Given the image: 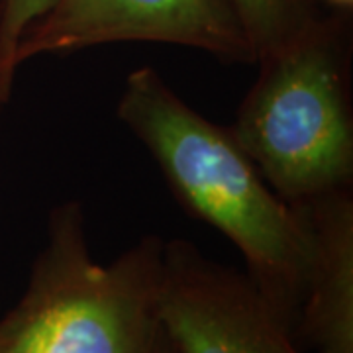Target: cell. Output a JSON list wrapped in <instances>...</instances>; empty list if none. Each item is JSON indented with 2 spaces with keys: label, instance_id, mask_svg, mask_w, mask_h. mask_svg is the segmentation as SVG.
<instances>
[{
  "label": "cell",
  "instance_id": "obj_4",
  "mask_svg": "<svg viewBox=\"0 0 353 353\" xmlns=\"http://www.w3.org/2000/svg\"><path fill=\"white\" fill-rule=\"evenodd\" d=\"M120 41L181 46L226 63H255L226 0H55L26 30L14 63Z\"/></svg>",
  "mask_w": 353,
  "mask_h": 353
},
{
  "label": "cell",
  "instance_id": "obj_5",
  "mask_svg": "<svg viewBox=\"0 0 353 353\" xmlns=\"http://www.w3.org/2000/svg\"><path fill=\"white\" fill-rule=\"evenodd\" d=\"M157 308L175 353H303L252 279L181 238L163 243Z\"/></svg>",
  "mask_w": 353,
  "mask_h": 353
},
{
  "label": "cell",
  "instance_id": "obj_10",
  "mask_svg": "<svg viewBox=\"0 0 353 353\" xmlns=\"http://www.w3.org/2000/svg\"><path fill=\"white\" fill-rule=\"evenodd\" d=\"M326 2L332 4V6H336V8H340L341 12L352 10V6H353V0H326Z\"/></svg>",
  "mask_w": 353,
  "mask_h": 353
},
{
  "label": "cell",
  "instance_id": "obj_9",
  "mask_svg": "<svg viewBox=\"0 0 353 353\" xmlns=\"http://www.w3.org/2000/svg\"><path fill=\"white\" fill-rule=\"evenodd\" d=\"M16 71L18 67L12 63H0V116L4 106L10 101L14 88V79H16Z\"/></svg>",
  "mask_w": 353,
  "mask_h": 353
},
{
  "label": "cell",
  "instance_id": "obj_2",
  "mask_svg": "<svg viewBox=\"0 0 353 353\" xmlns=\"http://www.w3.org/2000/svg\"><path fill=\"white\" fill-rule=\"evenodd\" d=\"M163 243L145 236L102 265L88 250L83 206H55L24 294L0 318V353H165Z\"/></svg>",
  "mask_w": 353,
  "mask_h": 353
},
{
  "label": "cell",
  "instance_id": "obj_7",
  "mask_svg": "<svg viewBox=\"0 0 353 353\" xmlns=\"http://www.w3.org/2000/svg\"><path fill=\"white\" fill-rule=\"evenodd\" d=\"M255 59L285 43L320 14L314 0H226Z\"/></svg>",
  "mask_w": 353,
  "mask_h": 353
},
{
  "label": "cell",
  "instance_id": "obj_12",
  "mask_svg": "<svg viewBox=\"0 0 353 353\" xmlns=\"http://www.w3.org/2000/svg\"><path fill=\"white\" fill-rule=\"evenodd\" d=\"M165 353H175V350H173V345L169 343V340H167V350H165Z\"/></svg>",
  "mask_w": 353,
  "mask_h": 353
},
{
  "label": "cell",
  "instance_id": "obj_3",
  "mask_svg": "<svg viewBox=\"0 0 353 353\" xmlns=\"http://www.w3.org/2000/svg\"><path fill=\"white\" fill-rule=\"evenodd\" d=\"M232 138L289 204L352 189L353 110L345 14L320 12L255 59Z\"/></svg>",
  "mask_w": 353,
  "mask_h": 353
},
{
  "label": "cell",
  "instance_id": "obj_1",
  "mask_svg": "<svg viewBox=\"0 0 353 353\" xmlns=\"http://www.w3.org/2000/svg\"><path fill=\"white\" fill-rule=\"evenodd\" d=\"M116 114L152 153L176 201L238 248L245 275L294 332L310 267L301 212L267 185L230 128L196 112L153 67L128 75Z\"/></svg>",
  "mask_w": 353,
  "mask_h": 353
},
{
  "label": "cell",
  "instance_id": "obj_6",
  "mask_svg": "<svg viewBox=\"0 0 353 353\" xmlns=\"http://www.w3.org/2000/svg\"><path fill=\"white\" fill-rule=\"evenodd\" d=\"M292 206L310 234V267L294 332L316 353H353L352 189Z\"/></svg>",
  "mask_w": 353,
  "mask_h": 353
},
{
  "label": "cell",
  "instance_id": "obj_11",
  "mask_svg": "<svg viewBox=\"0 0 353 353\" xmlns=\"http://www.w3.org/2000/svg\"><path fill=\"white\" fill-rule=\"evenodd\" d=\"M4 6H6V0H0V20H2V12H4Z\"/></svg>",
  "mask_w": 353,
  "mask_h": 353
},
{
  "label": "cell",
  "instance_id": "obj_8",
  "mask_svg": "<svg viewBox=\"0 0 353 353\" xmlns=\"http://www.w3.org/2000/svg\"><path fill=\"white\" fill-rule=\"evenodd\" d=\"M55 0H6L0 20V63H14V51L26 30L50 10ZM18 67V65H16Z\"/></svg>",
  "mask_w": 353,
  "mask_h": 353
}]
</instances>
